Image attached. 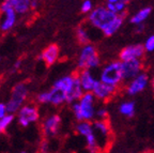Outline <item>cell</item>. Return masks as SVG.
Masks as SVG:
<instances>
[{
    "label": "cell",
    "instance_id": "6da1fadb",
    "mask_svg": "<svg viewBox=\"0 0 154 153\" xmlns=\"http://www.w3.org/2000/svg\"><path fill=\"white\" fill-rule=\"evenodd\" d=\"M95 100L92 92H85L78 102L72 104V111L77 121L90 122L95 117Z\"/></svg>",
    "mask_w": 154,
    "mask_h": 153
},
{
    "label": "cell",
    "instance_id": "7a4b0ae2",
    "mask_svg": "<svg viewBox=\"0 0 154 153\" xmlns=\"http://www.w3.org/2000/svg\"><path fill=\"white\" fill-rule=\"evenodd\" d=\"M118 15L113 14L105 5H99L88 15V22L93 28L104 32L115 23Z\"/></svg>",
    "mask_w": 154,
    "mask_h": 153
},
{
    "label": "cell",
    "instance_id": "3957f363",
    "mask_svg": "<svg viewBox=\"0 0 154 153\" xmlns=\"http://www.w3.org/2000/svg\"><path fill=\"white\" fill-rule=\"evenodd\" d=\"M100 81L118 88L123 83L121 61H111L102 69L100 73Z\"/></svg>",
    "mask_w": 154,
    "mask_h": 153
},
{
    "label": "cell",
    "instance_id": "277c9868",
    "mask_svg": "<svg viewBox=\"0 0 154 153\" xmlns=\"http://www.w3.org/2000/svg\"><path fill=\"white\" fill-rule=\"evenodd\" d=\"M101 64V60L97 55L95 47L91 44L82 46L80 50L78 60H77V65L80 70H91L99 67Z\"/></svg>",
    "mask_w": 154,
    "mask_h": 153
},
{
    "label": "cell",
    "instance_id": "5b68a950",
    "mask_svg": "<svg viewBox=\"0 0 154 153\" xmlns=\"http://www.w3.org/2000/svg\"><path fill=\"white\" fill-rule=\"evenodd\" d=\"M27 94H28V90L25 84H17L16 86L13 88L12 94L10 101L8 102L7 105L8 114H14L16 111H19V109L23 107V104L26 101Z\"/></svg>",
    "mask_w": 154,
    "mask_h": 153
},
{
    "label": "cell",
    "instance_id": "8992f818",
    "mask_svg": "<svg viewBox=\"0 0 154 153\" xmlns=\"http://www.w3.org/2000/svg\"><path fill=\"white\" fill-rule=\"evenodd\" d=\"M142 67H143V64H142L141 59L128 60V61L121 62L123 81H131L135 77L141 74Z\"/></svg>",
    "mask_w": 154,
    "mask_h": 153
},
{
    "label": "cell",
    "instance_id": "52a82bcc",
    "mask_svg": "<svg viewBox=\"0 0 154 153\" xmlns=\"http://www.w3.org/2000/svg\"><path fill=\"white\" fill-rule=\"evenodd\" d=\"M146 54V49L142 44H132L123 47L119 54V59L121 62L128 61V60L141 59Z\"/></svg>",
    "mask_w": 154,
    "mask_h": 153
},
{
    "label": "cell",
    "instance_id": "ba28073f",
    "mask_svg": "<svg viewBox=\"0 0 154 153\" xmlns=\"http://www.w3.org/2000/svg\"><path fill=\"white\" fill-rule=\"evenodd\" d=\"M150 83L149 75L147 73L142 72L141 74H139L137 77H135L134 79L128 83V85L126 86V92L128 95H136L138 93H141L142 91L146 90Z\"/></svg>",
    "mask_w": 154,
    "mask_h": 153
},
{
    "label": "cell",
    "instance_id": "9c48e42d",
    "mask_svg": "<svg viewBox=\"0 0 154 153\" xmlns=\"http://www.w3.org/2000/svg\"><path fill=\"white\" fill-rule=\"evenodd\" d=\"M38 119V111L34 105H25L18 111V123L22 126H28Z\"/></svg>",
    "mask_w": 154,
    "mask_h": 153
},
{
    "label": "cell",
    "instance_id": "30bf717a",
    "mask_svg": "<svg viewBox=\"0 0 154 153\" xmlns=\"http://www.w3.org/2000/svg\"><path fill=\"white\" fill-rule=\"evenodd\" d=\"M116 91H117L116 87L104 84V83L99 80L96 83V86H95V88H94V90L92 91V93L94 94V96H95L97 100L106 101V100H109V98L116 93Z\"/></svg>",
    "mask_w": 154,
    "mask_h": 153
},
{
    "label": "cell",
    "instance_id": "8fae6325",
    "mask_svg": "<svg viewBox=\"0 0 154 153\" xmlns=\"http://www.w3.org/2000/svg\"><path fill=\"white\" fill-rule=\"evenodd\" d=\"M77 77L79 79L80 85H82L85 92H92L94 90V88H95L96 83L99 81L93 76V74L89 70H82L78 73Z\"/></svg>",
    "mask_w": 154,
    "mask_h": 153
},
{
    "label": "cell",
    "instance_id": "7c38bea8",
    "mask_svg": "<svg viewBox=\"0 0 154 153\" xmlns=\"http://www.w3.org/2000/svg\"><path fill=\"white\" fill-rule=\"evenodd\" d=\"M92 125H93L94 133H95L96 138L99 140V144H100V139H102L104 142H106V140L111 135L110 126H109L108 122L106 121V120H95Z\"/></svg>",
    "mask_w": 154,
    "mask_h": 153
},
{
    "label": "cell",
    "instance_id": "4fadbf2b",
    "mask_svg": "<svg viewBox=\"0 0 154 153\" xmlns=\"http://www.w3.org/2000/svg\"><path fill=\"white\" fill-rule=\"evenodd\" d=\"M61 124V118L59 115H51L44 121L43 131L47 136H55L59 132Z\"/></svg>",
    "mask_w": 154,
    "mask_h": 153
},
{
    "label": "cell",
    "instance_id": "5bb4252c",
    "mask_svg": "<svg viewBox=\"0 0 154 153\" xmlns=\"http://www.w3.org/2000/svg\"><path fill=\"white\" fill-rule=\"evenodd\" d=\"M85 94V91L82 89V85H80V81L78 79V77L75 76L74 83H73V86L71 87V89L66 92L65 94V98H66L67 103H76L80 98H82V95Z\"/></svg>",
    "mask_w": 154,
    "mask_h": 153
},
{
    "label": "cell",
    "instance_id": "9a60e30c",
    "mask_svg": "<svg viewBox=\"0 0 154 153\" xmlns=\"http://www.w3.org/2000/svg\"><path fill=\"white\" fill-rule=\"evenodd\" d=\"M128 5L126 0H108L105 2V7L113 14L118 16L125 17L128 13Z\"/></svg>",
    "mask_w": 154,
    "mask_h": 153
},
{
    "label": "cell",
    "instance_id": "2e32d148",
    "mask_svg": "<svg viewBox=\"0 0 154 153\" xmlns=\"http://www.w3.org/2000/svg\"><path fill=\"white\" fill-rule=\"evenodd\" d=\"M59 58V47L56 44L48 45L45 49L42 52L40 59H42L47 65H51L56 62Z\"/></svg>",
    "mask_w": 154,
    "mask_h": 153
},
{
    "label": "cell",
    "instance_id": "e0dca14e",
    "mask_svg": "<svg viewBox=\"0 0 154 153\" xmlns=\"http://www.w3.org/2000/svg\"><path fill=\"white\" fill-rule=\"evenodd\" d=\"M16 23V12L13 9L8 10L7 12L3 13V18L0 22V30L8 31L12 28Z\"/></svg>",
    "mask_w": 154,
    "mask_h": 153
},
{
    "label": "cell",
    "instance_id": "ac0fdd59",
    "mask_svg": "<svg viewBox=\"0 0 154 153\" xmlns=\"http://www.w3.org/2000/svg\"><path fill=\"white\" fill-rule=\"evenodd\" d=\"M74 79H75V76H72V75L63 76V77H61V78L58 79V80L55 81V84H54V88L62 91L63 93L66 94V92L70 90L71 87L73 86Z\"/></svg>",
    "mask_w": 154,
    "mask_h": 153
},
{
    "label": "cell",
    "instance_id": "d6986e66",
    "mask_svg": "<svg viewBox=\"0 0 154 153\" xmlns=\"http://www.w3.org/2000/svg\"><path fill=\"white\" fill-rule=\"evenodd\" d=\"M152 9L150 7H146L143 9H140L138 12H136L132 17H131V24L137 26V25H140L148 18V17L151 15Z\"/></svg>",
    "mask_w": 154,
    "mask_h": 153
},
{
    "label": "cell",
    "instance_id": "ffe728a7",
    "mask_svg": "<svg viewBox=\"0 0 154 153\" xmlns=\"http://www.w3.org/2000/svg\"><path fill=\"white\" fill-rule=\"evenodd\" d=\"M49 95H51V104L55 106L62 105L63 103L66 102V98H65V93H63L62 91L58 90L56 88H51L49 90Z\"/></svg>",
    "mask_w": 154,
    "mask_h": 153
},
{
    "label": "cell",
    "instance_id": "44dd1931",
    "mask_svg": "<svg viewBox=\"0 0 154 153\" xmlns=\"http://www.w3.org/2000/svg\"><path fill=\"white\" fill-rule=\"evenodd\" d=\"M135 102L134 101H126V102H123L119 106V113L121 114L124 117L132 118L135 115Z\"/></svg>",
    "mask_w": 154,
    "mask_h": 153
},
{
    "label": "cell",
    "instance_id": "7402d4cb",
    "mask_svg": "<svg viewBox=\"0 0 154 153\" xmlns=\"http://www.w3.org/2000/svg\"><path fill=\"white\" fill-rule=\"evenodd\" d=\"M11 5L17 14H25L31 9L29 0H11Z\"/></svg>",
    "mask_w": 154,
    "mask_h": 153
},
{
    "label": "cell",
    "instance_id": "603a6c76",
    "mask_svg": "<svg viewBox=\"0 0 154 153\" xmlns=\"http://www.w3.org/2000/svg\"><path fill=\"white\" fill-rule=\"evenodd\" d=\"M76 131L78 134L84 136L85 138L94 133L93 125H92L91 122H88V121L78 122V124L76 125Z\"/></svg>",
    "mask_w": 154,
    "mask_h": 153
},
{
    "label": "cell",
    "instance_id": "cb8c5ba5",
    "mask_svg": "<svg viewBox=\"0 0 154 153\" xmlns=\"http://www.w3.org/2000/svg\"><path fill=\"white\" fill-rule=\"evenodd\" d=\"M76 38L78 40L80 44L82 45H88L90 42V36H89V32L87 30L85 27H78L76 30Z\"/></svg>",
    "mask_w": 154,
    "mask_h": 153
},
{
    "label": "cell",
    "instance_id": "d4e9b609",
    "mask_svg": "<svg viewBox=\"0 0 154 153\" xmlns=\"http://www.w3.org/2000/svg\"><path fill=\"white\" fill-rule=\"evenodd\" d=\"M13 120H14V116H13L12 114H8L5 118L0 119V134L3 133V132L8 129V126L12 123Z\"/></svg>",
    "mask_w": 154,
    "mask_h": 153
},
{
    "label": "cell",
    "instance_id": "484cf974",
    "mask_svg": "<svg viewBox=\"0 0 154 153\" xmlns=\"http://www.w3.org/2000/svg\"><path fill=\"white\" fill-rule=\"evenodd\" d=\"M80 10H82V13H84V14H90L94 10L92 1H90V0H85L84 2L82 3Z\"/></svg>",
    "mask_w": 154,
    "mask_h": 153
},
{
    "label": "cell",
    "instance_id": "4316f807",
    "mask_svg": "<svg viewBox=\"0 0 154 153\" xmlns=\"http://www.w3.org/2000/svg\"><path fill=\"white\" fill-rule=\"evenodd\" d=\"M143 46H144V49H146V53H152V52H154V34L148 36Z\"/></svg>",
    "mask_w": 154,
    "mask_h": 153
},
{
    "label": "cell",
    "instance_id": "83f0119b",
    "mask_svg": "<svg viewBox=\"0 0 154 153\" xmlns=\"http://www.w3.org/2000/svg\"><path fill=\"white\" fill-rule=\"evenodd\" d=\"M38 102L42 104H51V95H49V91L46 92H41L38 95Z\"/></svg>",
    "mask_w": 154,
    "mask_h": 153
},
{
    "label": "cell",
    "instance_id": "f1b7e54d",
    "mask_svg": "<svg viewBox=\"0 0 154 153\" xmlns=\"http://www.w3.org/2000/svg\"><path fill=\"white\" fill-rule=\"evenodd\" d=\"M95 117L97 118V120H106L108 117V111L104 107L97 108L95 111Z\"/></svg>",
    "mask_w": 154,
    "mask_h": 153
},
{
    "label": "cell",
    "instance_id": "f546056e",
    "mask_svg": "<svg viewBox=\"0 0 154 153\" xmlns=\"http://www.w3.org/2000/svg\"><path fill=\"white\" fill-rule=\"evenodd\" d=\"M8 115V109H7V105L5 104L0 103V119L5 118Z\"/></svg>",
    "mask_w": 154,
    "mask_h": 153
},
{
    "label": "cell",
    "instance_id": "4dcf8cb0",
    "mask_svg": "<svg viewBox=\"0 0 154 153\" xmlns=\"http://www.w3.org/2000/svg\"><path fill=\"white\" fill-rule=\"evenodd\" d=\"M49 152V145L47 141H43L41 144V153H48Z\"/></svg>",
    "mask_w": 154,
    "mask_h": 153
},
{
    "label": "cell",
    "instance_id": "1f68e13d",
    "mask_svg": "<svg viewBox=\"0 0 154 153\" xmlns=\"http://www.w3.org/2000/svg\"><path fill=\"white\" fill-rule=\"evenodd\" d=\"M144 28H146L144 24L137 25V26H136V28H135V32H136V33H141V32L144 31Z\"/></svg>",
    "mask_w": 154,
    "mask_h": 153
},
{
    "label": "cell",
    "instance_id": "d6a6232c",
    "mask_svg": "<svg viewBox=\"0 0 154 153\" xmlns=\"http://www.w3.org/2000/svg\"><path fill=\"white\" fill-rule=\"evenodd\" d=\"M36 5H38V2H36V1H30V8H31V9L36 8Z\"/></svg>",
    "mask_w": 154,
    "mask_h": 153
},
{
    "label": "cell",
    "instance_id": "836d02e7",
    "mask_svg": "<svg viewBox=\"0 0 154 153\" xmlns=\"http://www.w3.org/2000/svg\"><path fill=\"white\" fill-rule=\"evenodd\" d=\"M20 63H22V61H20V60H18L17 62H15V64H14V67H15V69H17V67H19V65H20Z\"/></svg>",
    "mask_w": 154,
    "mask_h": 153
},
{
    "label": "cell",
    "instance_id": "e575fe53",
    "mask_svg": "<svg viewBox=\"0 0 154 153\" xmlns=\"http://www.w3.org/2000/svg\"><path fill=\"white\" fill-rule=\"evenodd\" d=\"M151 87H152V90H153V92H154V76H153V78L151 79Z\"/></svg>",
    "mask_w": 154,
    "mask_h": 153
},
{
    "label": "cell",
    "instance_id": "d590c367",
    "mask_svg": "<svg viewBox=\"0 0 154 153\" xmlns=\"http://www.w3.org/2000/svg\"><path fill=\"white\" fill-rule=\"evenodd\" d=\"M20 153H26V152H25V151H22V152H20Z\"/></svg>",
    "mask_w": 154,
    "mask_h": 153
},
{
    "label": "cell",
    "instance_id": "8d00e7d4",
    "mask_svg": "<svg viewBox=\"0 0 154 153\" xmlns=\"http://www.w3.org/2000/svg\"><path fill=\"white\" fill-rule=\"evenodd\" d=\"M153 153H154V152H153Z\"/></svg>",
    "mask_w": 154,
    "mask_h": 153
}]
</instances>
